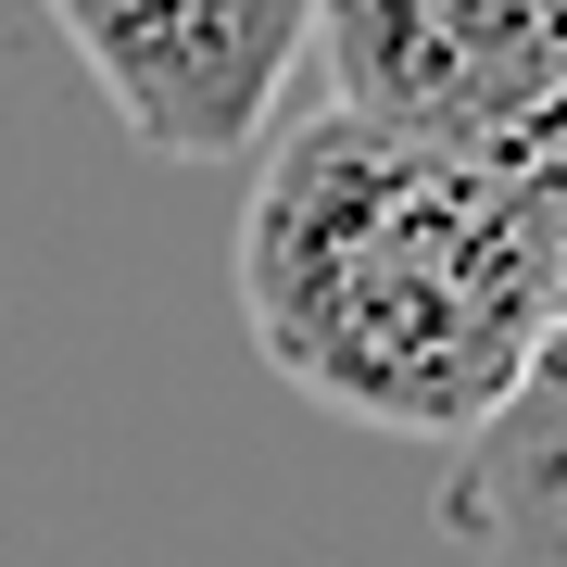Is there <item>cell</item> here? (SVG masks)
I'll use <instances>...</instances> for the list:
<instances>
[{
    "label": "cell",
    "instance_id": "2",
    "mask_svg": "<svg viewBox=\"0 0 567 567\" xmlns=\"http://www.w3.org/2000/svg\"><path fill=\"white\" fill-rule=\"evenodd\" d=\"M316 102L404 152L567 177V0H316Z\"/></svg>",
    "mask_w": 567,
    "mask_h": 567
},
{
    "label": "cell",
    "instance_id": "1",
    "mask_svg": "<svg viewBox=\"0 0 567 567\" xmlns=\"http://www.w3.org/2000/svg\"><path fill=\"white\" fill-rule=\"evenodd\" d=\"M227 290L252 353L341 429L480 442L567 328V177L442 164L316 102L252 152Z\"/></svg>",
    "mask_w": 567,
    "mask_h": 567
},
{
    "label": "cell",
    "instance_id": "3",
    "mask_svg": "<svg viewBox=\"0 0 567 567\" xmlns=\"http://www.w3.org/2000/svg\"><path fill=\"white\" fill-rule=\"evenodd\" d=\"M114 126L164 164H240L278 140L290 63L316 51V0H39Z\"/></svg>",
    "mask_w": 567,
    "mask_h": 567
},
{
    "label": "cell",
    "instance_id": "4",
    "mask_svg": "<svg viewBox=\"0 0 567 567\" xmlns=\"http://www.w3.org/2000/svg\"><path fill=\"white\" fill-rule=\"evenodd\" d=\"M442 529L480 567H567V328L543 341V365L517 379V404L454 442L442 466Z\"/></svg>",
    "mask_w": 567,
    "mask_h": 567
}]
</instances>
